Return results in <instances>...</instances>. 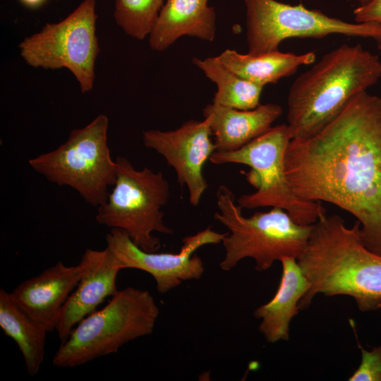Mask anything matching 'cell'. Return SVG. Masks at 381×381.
<instances>
[{
	"mask_svg": "<svg viewBox=\"0 0 381 381\" xmlns=\"http://www.w3.org/2000/svg\"><path fill=\"white\" fill-rule=\"evenodd\" d=\"M356 23H374L381 27V0H370L353 11Z\"/></svg>",
	"mask_w": 381,
	"mask_h": 381,
	"instance_id": "cell-23",
	"label": "cell"
},
{
	"mask_svg": "<svg viewBox=\"0 0 381 381\" xmlns=\"http://www.w3.org/2000/svg\"><path fill=\"white\" fill-rule=\"evenodd\" d=\"M108 128V117L99 114L85 127L72 130L59 147L28 163L48 181L73 188L97 207L107 200L108 187L116 179V163L107 144Z\"/></svg>",
	"mask_w": 381,
	"mask_h": 381,
	"instance_id": "cell-7",
	"label": "cell"
},
{
	"mask_svg": "<svg viewBox=\"0 0 381 381\" xmlns=\"http://www.w3.org/2000/svg\"><path fill=\"white\" fill-rule=\"evenodd\" d=\"M159 313L147 290L126 287L102 309L81 320L61 342L52 364L73 368L116 353L127 342L150 334Z\"/></svg>",
	"mask_w": 381,
	"mask_h": 381,
	"instance_id": "cell-5",
	"label": "cell"
},
{
	"mask_svg": "<svg viewBox=\"0 0 381 381\" xmlns=\"http://www.w3.org/2000/svg\"><path fill=\"white\" fill-rule=\"evenodd\" d=\"M0 327L17 344L30 376L36 375L44 360L45 339L48 332L0 290Z\"/></svg>",
	"mask_w": 381,
	"mask_h": 381,
	"instance_id": "cell-19",
	"label": "cell"
},
{
	"mask_svg": "<svg viewBox=\"0 0 381 381\" xmlns=\"http://www.w3.org/2000/svg\"><path fill=\"white\" fill-rule=\"evenodd\" d=\"M248 53L278 50L289 38H322L331 35L373 39L381 43V27L374 23H349L302 4L277 0H244Z\"/></svg>",
	"mask_w": 381,
	"mask_h": 381,
	"instance_id": "cell-10",
	"label": "cell"
},
{
	"mask_svg": "<svg viewBox=\"0 0 381 381\" xmlns=\"http://www.w3.org/2000/svg\"><path fill=\"white\" fill-rule=\"evenodd\" d=\"M379 50L381 52V43L378 44V46H377Z\"/></svg>",
	"mask_w": 381,
	"mask_h": 381,
	"instance_id": "cell-26",
	"label": "cell"
},
{
	"mask_svg": "<svg viewBox=\"0 0 381 381\" xmlns=\"http://www.w3.org/2000/svg\"><path fill=\"white\" fill-rule=\"evenodd\" d=\"M21 4L29 8H37L40 6L46 0H19Z\"/></svg>",
	"mask_w": 381,
	"mask_h": 381,
	"instance_id": "cell-24",
	"label": "cell"
},
{
	"mask_svg": "<svg viewBox=\"0 0 381 381\" xmlns=\"http://www.w3.org/2000/svg\"><path fill=\"white\" fill-rule=\"evenodd\" d=\"M217 90L212 103L241 110H250L258 107L263 86L246 80L225 67L217 56L193 59Z\"/></svg>",
	"mask_w": 381,
	"mask_h": 381,
	"instance_id": "cell-20",
	"label": "cell"
},
{
	"mask_svg": "<svg viewBox=\"0 0 381 381\" xmlns=\"http://www.w3.org/2000/svg\"><path fill=\"white\" fill-rule=\"evenodd\" d=\"M361 361L350 381H381V345L366 351L361 346Z\"/></svg>",
	"mask_w": 381,
	"mask_h": 381,
	"instance_id": "cell-22",
	"label": "cell"
},
{
	"mask_svg": "<svg viewBox=\"0 0 381 381\" xmlns=\"http://www.w3.org/2000/svg\"><path fill=\"white\" fill-rule=\"evenodd\" d=\"M86 269L83 259L77 265L61 261L40 274L20 283L11 293V299L48 332L55 329L62 308Z\"/></svg>",
	"mask_w": 381,
	"mask_h": 381,
	"instance_id": "cell-13",
	"label": "cell"
},
{
	"mask_svg": "<svg viewBox=\"0 0 381 381\" xmlns=\"http://www.w3.org/2000/svg\"><path fill=\"white\" fill-rule=\"evenodd\" d=\"M282 112V108L273 103L250 110L212 103L204 107L202 115L214 136L215 151L231 152L267 131Z\"/></svg>",
	"mask_w": 381,
	"mask_h": 381,
	"instance_id": "cell-15",
	"label": "cell"
},
{
	"mask_svg": "<svg viewBox=\"0 0 381 381\" xmlns=\"http://www.w3.org/2000/svg\"><path fill=\"white\" fill-rule=\"evenodd\" d=\"M209 0H166L149 35L152 50L168 49L183 36L212 42L216 14Z\"/></svg>",
	"mask_w": 381,
	"mask_h": 381,
	"instance_id": "cell-16",
	"label": "cell"
},
{
	"mask_svg": "<svg viewBox=\"0 0 381 381\" xmlns=\"http://www.w3.org/2000/svg\"><path fill=\"white\" fill-rule=\"evenodd\" d=\"M285 170L300 198L354 216L364 246L381 255L380 97L362 92L317 134L291 139Z\"/></svg>",
	"mask_w": 381,
	"mask_h": 381,
	"instance_id": "cell-1",
	"label": "cell"
},
{
	"mask_svg": "<svg viewBox=\"0 0 381 381\" xmlns=\"http://www.w3.org/2000/svg\"><path fill=\"white\" fill-rule=\"evenodd\" d=\"M280 262L282 273L276 294L253 313L261 319L259 329L270 343L289 339L290 322L298 313L299 302L309 288L297 259L284 257Z\"/></svg>",
	"mask_w": 381,
	"mask_h": 381,
	"instance_id": "cell-17",
	"label": "cell"
},
{
	"mask_svg": "<svg viewBox=\"0 0 381 381\" xmlns=\"http://www.w3.org/2000/svg\"><path fill=\"white\" fill-rule=\"evenodd\" d=\"M346 1H356L360 4V5H363L368 3L370 0H346Z\"/></svg>",
	"mask_w": 381,
	"mask_h": 381,
	"instance_id": "cell-25",
	"label": "cell"
},
{
	"mask_svg": "<svg viewBox=\"0 0 381 381\" xmlns=\"http://www.w3.org/2000/svg\"><path fill=\"white\" fill-rule=\"evenodd\" d=\"M217 58L236 75L264 87L294 74L301 66L313 64L316 54L314 52L296 54L279 50L252 54L226 49Z\"/></svg>",
	"mask_w": 381,
	"mask_h": 381,
	"instance_id": "cell-18",
	"label": "cell"
},
{
	"mask_svg": "<svg viewBox=\"0 0 381 381\" xmlns=\"http://www.w3.org/2000/svg\"><path fill=\"white\" fill-rule=\"evenodd\" d=\"M360 227L358 220L348 227L341 217L327 213L313 224L297 259L309 282L300 310L308 308L318 294L351 296L363 312L381 308V255L364 246Z\"/></svg>",
	"mask_w": 381,
	"mask_h": 381,
	"instance_id": "cell-2",
	"label": "cell"
},
{
	"mask_svg": "<svg viewBox=\"0 0 381 381\" xmlns=\"http://www.w3.org/2000/svg\"><path fill=\"white\" fill-rule=\"evenodd\" d=\"M226 233H219L208 226L182 239L177 253L147 252L138 246L124 230L114 228L106 236L107 248L121 270L138 269L152 275L159 294L176 288L183 281L200 279L205 268L202 259L193 254L200 247L222 242Z\"/></svg>",
	"mask_w": 381,
	"mask_h": 381,
	"instance_id": "cell-11",
	"label": "cell"
},
{
	"mask_svg": "<svg viewBox=\"0 0 381 381\" xmlns=\"http://www.w3.org/2000/svg\"><path fill=\"white\" fill-rule=\"evenodd\" d=\"M96 0H83L58 23H47L19 44L20 55L31 67L66 68L77 80L81 92L94 86L95 66L99 53L96 35Z\"/></svg>",
	"mask_w": 381,
	"mask_h": 381,
	"instance_id": "cell-9",
	"label": "cell"
},
{
	"mask_svg": "<svg viewBox=\"0 0 381 381\" xmlns=\"http://www.w3.org/2000/svg\"><path fill=\"white\" fill-rule=\"evenodd\" d=\"M291 139L287 124L272 126L238 150L215 151L209 160L214 164L234 163L250 167L246 179L256 190L237 199L242 209L279 207L298 224L312 225L326 214V209L321 202L300 198L291 188L285 170L286 152Z\"/></svg>",
	"mask_w": 381,
	"mask_h": 381,
	"instance_id": "cell-6",
	"label": "cell"
},
{
	"mask_svg": "<svg viewBox=\"0 0 381 381\" xmlns=\"http://www.w3.org/2000/svg\"><path fill=\"white\" fill-rule=\"evenodd\" d=\"M216 195L219 212H214V218L229 230L222 242L225 248L219 263L222 270L229 271L241 260L250 258L255 262V270L262 272L284 257L301 256L313 224H298L279 207L245 217L234 193L223 184Z\"/></svg>",
	"mask_w": 381,
	"mask_h": 381,
	"instance_id": "cell-4",
	"label": "cell"
},
{
	"mask_svg": "<svg viewBox=\"0 0 381 381\" xmlns=\"http://www.w3.org/2000/svg\"><path fill=\"white\" fill-rule=\"evenodd\" d=\"M116 163L114 188L97 207L95 219L99 224L126 231L143 250L156 252L161 242L152 233H174L164 224L161 210L170 196L169 182L161 171L136 169L125 157L119 156Z\"/></svg>",
	"mask_w": 381,
	"mask_h": 381,
	"instance_id": "cell-8",
	"label": "cell"
},
{
	"mask_svg": "<svg viewBox=\"0 0 381 381\" xmlns=\"http://www.w3.org/2000/svg\"><path fill=\"white\" fill-rule=\"evenodd\" d=\"M380 78L379 56L361 44H342L325 54L289 90L286 119L292 139L317 134Z\"/></svg>",
	"mask_w": 381,
	"mask_h": 381,
	"instance_id": "cell-3",
	"label": "cell"
},
{
	"mask_svg": "<svg viewBox=\"0 0 381 381\" xmlns=\"http://www.w3.org/2000/svg\"><path fill=\"white\" fill-rule=\"evenodd\" d=\"M81 258L85 262V271L64 303L55 328L61 342L81 320L119 291L116 277L121 268L107 248L86 249Z\"/></svg>",
	"mask_w": 381,
	"mask_h": 381,
	"instance_id": "cell-14",
	"label": "cell"
},
{
	"mask_svg": "<svg viewBox=\"0 0 381 381\" xmlns=\"http://www.w3.org/2000/svg\"><path fill=\"white\" fill-rule=\"evenodd\" d=\"M164 0H116L114 18L130 37L142 40L149 36Z\"/></svg>",
	"mask_w": 381,
	"mask_h": 381,
	"instance_id": "cell-21",
	"label": "cell"
},
{
	"mask_svg": "<svg viewBox=\"0 0 381 381\" xmlns=\"http://www.w3.org/2000/svg\"><path fill=\"white\" fill-rule=\"evenodd\" d=\"M212 131L207 120H190L168 131L147 130L143 133L144 145L161 155L171 166L181 186H186L189 202L197 206L208 187L203 167L215 152Z\"/></svg>",
	"mask_w": 381,
	"mask_h": 381,
	"instance_id": "cell-12",
	"label": "cell"
}]
</instances>
